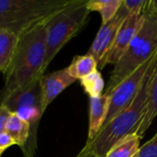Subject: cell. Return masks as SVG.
Instances as JSON below:
<instances>
[{
    "instance_id": "11",
    "label": "cell",
    "mask_w": 157,
    "mask_h": 157,
    "mask_svg": "<svg viewBox=\"0 0 157 157\" xmlns=\"http://www.w3.org/2000/svg\"><path fill=\"white\" fill-rule=\"evenodd\" d=\"M110 96L103 94L98 98H89V123L87 141L91 142L103 127L109 114Z\"/></svg>"
},
{
    "instance_id": "23",
    "label": "cell",
    "mask_w": 157,
    "mask_h": 157,
    "mask_svg": "<svg viewBox=\"0 0 157 157\" xmlns=\"http://www.w3.org/2000/svg\"><path fill=\"white\" fill-rule=\"evenodd\" d=\"M144 13L157 15V0H148V5Z\"/></svg>"
},
{
    "instance_id": "24",
    "label": "cell",
    "mask_w": 157,
    "mask_h": 157,
    "mask_svg": "<svg viewBox=\"0 0 157 157\" xmlns=\"http://www.w3.org/2000/svg\"><path fill=\"white\" fill-rule=\"evenodd\" d=\"M76 157H98L97 156V155H92V154H81V153H79L78 154V155Z\"/></svg>"
},
{
    "instance_id": "19",
    "label": "cell",
    "mask_w": 157,
    "mask_h": 157,
    "mask_svg": "<svg viewBox=\"0 0 157 157\" xmlns=\"http://www.w3.org/2000/svg\"><path fill=\"white\" fill-rule=\"evenodd\" d=\"M148 5V0H123L122 6L130 15H144Z\"/></svg>"
},
{
    "instance_id": "22",
    "label": "cell",
    "mask_w": 157,
    "mask_h": 157,
    "mask_svg": "<svg viewBox=\"0 0 157 157\" xmlns=\"http://www.w3.org/2000/svg\"><path fill=\"white\" fill-rule=\"evenodd\" d=\"M11 113L12 112L6 107H5L4 105H0V132H5L6 123Z\"/></svg>"
},
{
    "instance_id": "18",
    "label": "cell",
    "mask_w": 157,
    "mask_h": 157,
    "mask_svg": "<svg viewBox=\"0 0 157 157\" xmlns=\"http://www.w3.org/2000/svg\"><path fill=\"white\" fill-rule=\"evenodd\" d=\"M80 83L89 98H98L102 96L103 91L106 87L105 81L98 70L80 79Z\"/></svg>"
},
{
    "instance_id": "3",
    "label": "cell",
    "mask_w": 157,
    "mask_h": 157,
    "mask_svg": "<svg viewBox=\"0 0 157 157\" xmlns=\"http://www.w3.org/2000/svg\"><path fill=\"white\" fill-rule=\"evenodd\" d=\"M144 15V23L125 53L114 65L104 94L110 96L124 79L148 61L157 50V15Z\"/></svg>"
},
{
    "instance_id": "7",
    "label": "cell",
    "mask_w": 157,
    "mask_h": 157,
    "mask_svg": "<svg viewBox=\"0 0 157 157\" xmlns=\"http://www.w3.org/2000/svg\"><path fill=\"white\" fill-rule=\"evenodd\" d=\"M157 63V50L153 56L124 79L110 94L109 114L103 126L110 122L116 116L126 109L139 93L150 69Z\"/></svg>"
},
{
    "instance_id": "4",
    "label": "cell",
    "mask_w": 157,
    "mask_h": 157,
    "mask_svg": "<svg viewBox=\"0 0 157 157\" xmlns=\"http://www.w3.org/2000/svg\"><path fill=\"white\" fill-rule=\"evenodd\" d=\"M71 0H0V29L17 36L38 23L47 21Z\"/></svg>"
},
{
    "instance_id": "5",
    "label": "cell",
    "mask_w": 157,
    "mask_h": 157,
    "mask_svg": "<svg viewBox=\"0 0 157 157\" xmlns=\"http://www.w3.org/2000/svg\"><path fill=\"white\" fill-rule=\"evenodd\" d=\"M86 3L85 0H71L64 8L46 21V57L43 73L62 48L86 23L90 13Z\"/></svg>"
},
{
    "instance_id": "1",
    "label": "cell",
    "mask_w": 157,
    "mask_h": 157,
    "mask_svg": "<svg viewBox=\"0 0 157 157\" xmlns=\"http://www.w3.org/2000/svg\"><path fill=\"white\" fill-rule=\"evenodd\" d=\"M46 57V21L36 24L18 36L17 47L5 75L0 102L17 89L43 75Z\"/></svg>"
},
{
    "instance_id": "6",
    "label": "cell",
    "mask_w": 157,
    "mask_h": 157,
    "mask_svg": "<svg viewBox=\"0 0 157 157\" xmlns=\"http://www.w3.org/2000/svg\"><path fill=\"white\" fill-rule=\"evenodd\" d=\"M41 76L9 95L0 105L6 107L12 113L25 121L30 128L27 144L21 150L24 157H36L38 149V130L43 115L41 107Z\"/></svg>"
},
{
    "instance_id": "10",
    "label": "cell",
    "mask_w": 157,
    "mask_h": 157,
    "mask_svg": "<svg viewBox=\"0 0 157 157\" xmlns=\"http://www.w3.org/2000/svg\"><path fill=\"white\" fill-rule=\"evenodd\" d=\"M76 81L72 77L67 68H63L48 75H43L40 80L41 86V107L43 113L52 101L69 86Z\"/></svg>"
},
{
    "instance_id": "14",
    "label": "cell",
    "mask_w": 157,
    "mask_h": 157,
    "mask_svg": "<svg viewBox=\"0 0 157 157\" xmlns=\"http://www.w3.org/2000/svg\"><path fill=\"white\" fill-rule=\"evenodd\" d=\"M18 36L14 32L0 29V73L5 74L12 61Z\"/></svg>"
},
{
    "instance_id": "9",
    "label": "cell",
    "mask_w": 157,
    "mask_h": 157,
    "mask_svg": "<svg viewBox=\"0 0 157 157\" xmlns=\"http://www.w3.org/2000/svg\"><path fill=\"white\" fill-rule=\"evenodd\" d=\"M129 15V12L121 5L116 16L109 22L101 25L87 52L96 59L98 64H99L105 58V56L108 54L109 51L110 50L113 44V41L115 40V37L120 27Z\"/></svg>"
},
{
    "instance_id": "12",
    "label": "cell",
    "mask_w": 157,
    "mask_h": 157,
    "mask_svg": "<svg viewBox=\"0 0 157 157\" xmlns=\"http://www.w3.org/2000/svg\"><path fill=\"white\" fill-rule=\"evenodd\" d=\"M157 116V65L153 71L149 88H148V96L147 101L145 105V109L144 114L140 120V122L134 132L137 135L143 138L147 132V130L152 125L153 121Z\"/></svg>"
},
{
    "instance_id": "21",
    "label": "cell",
    "mask_w": 157,
    "mask_h": 157,
    "mask_svg": "<svg viewBox=\"0 0 157 157\" xmlns=\"http://www.w3.org/2000/svg\"><path fill=\"white\" fill-rule=\"evenodd\" d=\"M13 145H16L14 140L6 132H0V151L5 152Z\"/></svg>"
},
{
    "instance_id": "25",
    "label": "cell",
    "mask_w": 157,
    "mask_h": 157,
    "mask_svg": "<svg viewBox=\"0 0 157 157\" xmlns=\"http://www.w3.org/2000/svg\"><path fill=\"white\" fill-rule=\"evenodd\" d=\"M3 153H4V152H2V151H0V157L2 156V155H3Z\"/></svg>"
},
{
    "instance_id": "20",
    "label": "cell",
    "mask_w": 157,
    "mask_h": 157,
    "mask_svg": "<svg viewBox=\"0 0 157 157\" xmlns=\"http://www.w3.org/2000/svg\"><path fill=\"white\" fill-rule=\"evenodd\" d=\"M135 157H157V133L148 142H146Z\"/></svg>"
},
{
    "instance_id": "15",
    "label": "cell",
    "mask_w": 157,
    "mask_h": 157,
    "mask_svg": "<svg viewBox=\"0 0 157 157\" xmlns=\"http://www.w3.org/2000/svg\"><path fill=\"white\" fill-rule=\"evenodd\" d=\"M141 139L135 132L128 134L113 145L106 157H135L141 147Z\"/></svg>"
},
{
    "instance_id": "16",
    "label": "cell",
    "mask_w": 157,
    "mask_h": 157,
    "mask_svg": "<svg viewBox=\"0 0 157 157\" xmlns=\"http://www.w3.org/2000/svg\"><path fill=\"white\" fill-rule=\"evenodd\" d=\"M67 68L69 75L75 79H82L91 73L98 70V64L96 59L86 53L85 55L75 56Z\"/></svg>"
},
{
    "instance_id": "13",
    "label": "cell",
    "mask_w": 157,
    "mask_h": 157,
    "mask_svg": "<svg viewBox=\"0 0 157 157\" xmlns=\"http://www.w3.org/2000/svg\"><path fill=\"white\" fill-rule=\"evenodd\" d=\"M29 125L19 118L17 114L11 113L6 126L5 132L14 140L16 145H18L22 150L28 143L29 137Z\"/></svg>"
},
{
    "instance_id": "17",
    "label": "cell",
    "mask_w": 157,
    "mask_h": 157,
    "mask_svg": "<svg viewBox=\"0 0 157 157\" xmlns=\"http://www.w3.org/2000/svg\"><path fill=\"white\" fill-rule=\"evenodd\" d=\"M123 0H90L87 1L88 10L98 11L101 15L102 24L109 22L119 12Z\"/></svg>"
},
{
    "instance_id": "8",
    "label": "cell",
    "mask_w": 157,
    "mask_h": 157,
    "mask_svg": "<svg viewBox=\"0 0 157 157\" xmlns=\"http://www.w3.org/2000/svg\"><path fill=\"white\" fill-rule=\"evenodd\" d=\"M144 21V15H129L127 17L120 27L110 50L98 64L99 69H103L109 64L115 65L119 62L139 31Z\"/></svg>"
},
{
    "instance_id": "2",
    "label": "cell",
    "mask_w": 157,
    "mask_h": 157,
    "mask_svg": "<svg viewBox=\"0 0 157 157\" xmlns=\"http://www.w3.org/2000/svg\"><path fill=\"white\" fill-rule=\"evenodd\" d=\"M156 65L155 63L150 69L132 103L110 122L103 126L91 142H86L80 152L81 154H92L98 157H106L115 144L136 131L145 109L151 76Z\"/></svg>"
}]
</instances>
